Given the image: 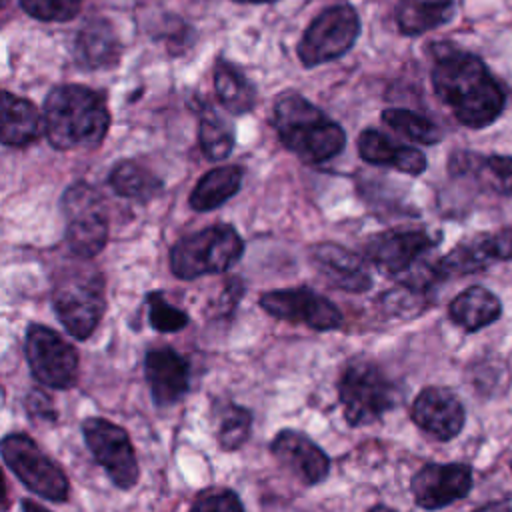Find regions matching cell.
Listing matches in <instances>:
<instances>
[{
    "mask_svg": "<svg viewBox=\"0 0 512 512\" xmlns=\"http://www.w3.org/2000/svg\"><path fill=\"white\" fill-rule=\"evenodd\" d=\"M436 96L468 128L492 124L504 110V94L484 62L462 50L440 52L432 66Z\"/></svg>",
    "mask_w": 512,
    "mask_h": 512,
    "instance_id": "cell-1",
    "label": "cell"
},
{
    "mask_svg": "<svg viewBox=\"0 0 512 512\" xmlns=\"http://www.w3.org/2000/svg\"><path fill=\"white\" fill-rule=\"evenodd\" d=\"M44 132L58 150L96 148L110 126L104 98L78 84L54 88L44 102Z\"/></svg>",
    "mask_w": 512,
    "mask_h": 512,
    "instance_id": "cell-2",
    "label": "cell"
},
{
    "mask_svg": "<svg viewBox=\"0 0 512 512\" xmlns=\"http://www.w3.org/2000/svg\"><path fill=\"white\" fill-rule=\"evenodd\" d=\"M272 122L282 144L310 164L338 156L346 144L342 126L292 90L276 98Z\"/></svg>",
    "mask_w": 512,
    "mask_h": 512,
    "instance_id": "cell-3",
    "label": "cell"
},
{
    "mask_svg": "<svg viewBox=\"0 0 512 512\" xmlns=\"http://www.w3.org/2000/svg\"><path fill=\"white\" fill-rule=\"evenodd\" d=\"M244 252V242L228 224H214L180 238L170 252L172 272L182 280L220 274L232 268Z\"/></svg>",
    "mask_w": 512,
    "mask_h": 512,
    "instance_id": "cell-4",
    "label": "cell"
},
{
    "mask_svg": "<svg viewBox=\"0 0 512 512\" xmlns=\"http://www.w3.org/2000/svg\"><path fill=\"white\" fill-rule=\"evenodd\" d=\"M52 304L64 328L74 338L86 340L106 308L102 274L90 266L66 270L54 284Z\"/></svg>",
    "mask_w": 512,
    "mask_h": 512,
    "instance_id": "cell-5",
    "label": "cell"
},
{
    "mask_svg": "<svg viewBox=\"0 0 512 512\" xmlns=\"http://www.w3.org/2000/svg\"><path fill=\"white\" fill-rule=\"evenodd\" d=\"M338 392L350 426H364L378 420L398 400L396 386L374 362L364 358H354L346 364Z\"/></svg>",
    "mask_w": 512,
    "mask_h": 512,
    "instance_id": "cell-6",
    "label": "cell"
},
{
    "mask_svg": "<svg viewBox=\"0 0 512 512\" xmlns=\"http://www.w3.org/2000/svg\"><path fill=\"white\" fill-rule=\"evenodd\" d=\"M62 212L70 250L84 260L100 254L108 240V216L100 192L86 182L72 184L62 196Z\"/></svg>",
    "mask_w": 512,
    "mask_h": 512,
    "instance_id": "cell-7",
    "label": "cell"
},
{
    "mask_svg": "<svg viewBox=\"0 0 512 512\" xmlns=\"http://www.w3.org/2000/svg\"><path fill=\"white\" fill-rule=\"evenodd\" d=\"M0 454L8 468L34 494L52 502L68 498L70 486L66 474L26 434L4 436L0 440Z\"/></svg>",
    "mask_w": 512,
    "mask_h": 512,
    "instance_id": "cell-8",
    "label": "cell"
},
{
    "mask_svg": "<svg viewBox=\"0 0 512 512\" xmlns=\"http://www.w3.org/2000/svg\"><path fill=\"white\" fill-rule=\"evenodd\" d=\"M360 34V20L352 6H332L320 12L298 42V58L312 68L344 56Z\"/></svg>",
    "mask_w": 512,
    "mask_h": 512,
    "instance_id": "cell-9",
    "label": "cell"
},
{
    "mask_svg": "<svg viewBox=\"0 0 512 512\" xmlns=\"http://www.w3.org/2000/svg\"><path fill=\"white\" fill-rule=\"evenodd\" d=\"M26 360L32 376L50 388H72L78 380V354L54 330L32 324L26 332Z\"/></svg>",
    "mask_w": 512,
    "mask_h": 512,
    "instance_id": "cell-10",
    "label": "cell"
},
{
    "mask_svg": "<svg viewBox=\"0 0 512 512\" xmlns=\"http://www.w3.org/2000/svg\"><path fill=\"white\" fill-rule=\"evenodd\" d=\"M82 434L92 456L118 488L128 490L138 482V460L124 428L94 416L82 422Z\"/></svg>",
    "mask_w": 512,
    "mask_h": 512,
    "instance_id": "cell-11",
    "label": "cell"
},
{
    "mask_svg": "<svg viewBox=\"0 0 512 512\" xmlns=\"http://www.w3.org/2000/svg\"><path fill=\"white\" fill-rule=\"evenodd\" d=\"M260 306L274 318L306 324L314 330H334L342 324L340 310L310 288L272 290L260 296Z\"/></svg>",
    "mask_w": 512,
    "mask_h": 512,
    "instance_id": "cell-12",
    "label": "cell"
},
{
    "mask_svg": "<svg viewBox=\"0 0 512 512\" xmlns=\"http://www.w3.org/2000/svg\"><path fill=\"white\" fill-rule=\"evenodd\" d=\"M472 488V468L468 464H426L410 482L414 500L424 510H438L464 498Z\"/></svg>",
    "mask_w": 512,
    "mask_h": 512,
    "instance_id": "cell-13",
    "label": "cell"
},
{
    "mask_svg": "<svg viewBox=\"0 0 512 512\" xmlns=\"http://www.w3.org/2000/svg\"><path fill=\"white\" fill-rule=\"evenodd\" d=\"M434 244L424 230H388L368 240L366 256L386 274L402 276Z\"/></svg>",
    "mask_w": 512,
    "mask_h": 512,
    "instance_id": "cell-14",
    "label": "cell"
},
{
    "mask_svg": "<svg viewBox=\"0 0 512 512\" xmlns=\"http://www.w3.org/2000/svg\"><path fill=\"white\" fill-rule=\"evenodd\" d=\"M464 406L448 388L428 386L412 404V420L440 440L454 438L464 426Z\"/></svg>",
    "mask_w": 512,
    "mask_h": 512,
    "instance_id": "cell-15",
    "label": "cell"
},
{
    "mask_svg": "<svg viewBox=\"0 0 512 512\" xmlns=\"http://www.w3.org/2000/svg\"><path fill=\"white\" fill-rule=\"evenodd\" d=\"M274 458L304 484H318L330 470V460L318 444L296 430H282L270 444Z\"/></svg>",
    "mask_w": 512,
    "mask_h": 512,
    "instance_id": "cell-16",
    "label": "cell"
},
{
    "mask_svg": "<svg viewBox=\"0 0 512 512\" xmlns=\"http://www.w3.org/2000/svg\"><path fill=\"white\" fill-rule=\"evenodd\" d=\"M144 374L158 406L178 402L190 386V366L172 348H154L144 358Z\"/></svg>",
    "mask_w": 512,
    "mask_h": 512,
    "instance_id": "cell-17",
    "label": "cell"
},
{
    "mask_svg": "<svg viewBox=\"0 0 512 512\" xmlns=\"http://www.w3.org/2000/svg\"><path fill=\"white\" fill-rule=\"evenodd\" d=\"M310 256L322 276L340 290L364 292L372 286L364 260L338 244H318L312 248Z\"/></svg>",
    "mask_w": 512,
    "mask_h": 512,
    "instance_id": "cell-18",
    "label": "cell"
},
{
    "mask_svg": "<svg viewBox=\"0 0 512 512\" xmlns=\"http://www.w3.org/2000/svg\"><path fill=\"white\" fill-rule=\"evenodd\" d=\"M358 154L368 164L394 166L396 170L412 176H418L426 170V158L418 148L400 146L374 128L360 132Z\"/></svg>",
    "mask_w": 512,
    "mask_h": 512,
    "instance_id": "cell-19",
    "label": "cell"
},
{
    "mask_svg": "<svg viewBox=\"0 0 512 512\" xmlns=\"http://www.w3.org/2000/svg\"><path fill=\"white\" fill-rule=\"evenodd\" d=\"M76 62L88 70L110 68L120 58V40L114 26L104 18L84 24L74 44Z\"/></svg>",
    "mask_w": 512,
    "mask_h": 512,
    "instance_id": "cell-20",
    "label": "cell"
},
{
    "mask_svg": "<svg viewBox=\"0 0 512 512\" xmlns=\"http://www.w3.org/2000/svg\"><path fill=\"white\" fill-rule=\"evenodd\" d=\"M40 128L42 118L30 100L0 90V144L26 146L38 138Z\"/></svg>",
    "mask_w": 512,
    "mask_h": 512,
    "instance_id": "cell-21",
    "label": "cell"
},
{
    "mask_svg": "<svg viewBox=\"0 0 512 512\" xmlns=\"http://www.w3.org/2000/svg\"><path fill=\"white\" fill-rule=\"evenodd\" d=\"M450 318L466 332H476L492 324L500 314V300L482 286H470L450 302Z\"/></svg>",
    "mask_w": 512,
    "mask_h": 512,
    "instance_id": "cell-22",
    "label": "cell"
},
{
    "mask_svg": "<svg viewBox=\"0 0 512 512\" xmlns=\"http://www.w3.org/2000/svg\"><path fill=\"white\" fill-rule=\"evenodd\" d=\"M454 14V0H398L396 22L402 34L418 36L448 22Z\"/></svg>",
    "mask_w": 512,
    "mask_h": 512,
    "instance_id": "cell-23",
    "label": "cell"
},
{
    "mask_svg": "<svg viewBox=\"0 0 512 512\" xmlns=\"http://www.w3.org/2000/svg\"><path fill=\"white\" fill-rule=\"evenodd\" d=\"M242 184V168L220 166L206 172L190 194V206L198 212H208L232 198Z\"/></svg>",
    "mask_w": 512,
    "mask_h": 512,
    "instance_id": "cell-24",
    "label": "cell"
},
{
    "mask_svg": "<svg viewBox=\"0 0 512 512\" xmlns=\"http://www.w3.org/2000/svg\"><path fill=\"white\" fill-rule=\"evenodd\" d=\"M110 186L118 196L140 202L152 200L162 190L160 178L134 160H122L112 168Z\"/></svg>",
    "mask_w": 512,
    "mask_h": 512,
    "instance_id": "cell-25",
    "label": "cell"
},
{
    "mask_svg": "<svg viewBox=\"0 0 512 512\" xmlns=\"http://www.w3.org/2000/svg\"><path fill=\"white\" fill-rule=\"evenodd\" d=\"M214 86L220 104L232 114H244L254 106V88L238 68L220 60L214 70Z\"/></svg>",
    "mask_w": 512,
    "mask_h": 512,
    "instance_id": "cell-26",
    "label": "cell"
},
{
    "mask_svg": "<svg viewBox=\"0 0 512 512\" xmlns=\"http://www.w3.org/2000/svg\"><path fill=\"white\" fill-rule=\"evenodd\" d=\"M490 260L486 258L478 236L472 240H466L458 244L454 250H450L440 262L432 268L436 280L448 278V276H462V274H472L482 268H486Z\"/></svg>",
    "mask_w": 512,
    "mask_h": 512,
    "instance_id": "cell-27",
    "label": "cell"
},
{
    "mask_svg": "<svg viewBox=\"0 0 512 512\" xmlns=\"http://www.w3.org/2000/svg\"><path fill=\"white\" fill-rule=\"evenodd\" d=\"M198 140H200V146H202V152L206 154V158L222 160L234 148V130L214 110L206 108L200 116Z\"/></svg>",
    "mask_w": 512,
    "mask_h": 512,
    "instance_id": "cell-28",
    "label": "cell"
},
{
    "mask_svg": "<svg viewBox=\"0 0 512 512\" xmlns=\"http://www.w3.org/2000/svg\"><path fill=\"white\" fill-rule=\"evenodd\" d=\"M382 120L394 132L422 144H436L442 138L440 128L436 124L406 108H388L382 112Z\"/></svg>",
    "mask_w": 512,
    "mask_h": 512,
    "instance_id": "cell-29",
    "label": "cell"
},
{
    "mask_svg": "<svg viewBox=\"0 0 512 512\" xmlns=\"http://www.w3.org/2000/svg\"><path fill=\"white\" fill-rule=\"evenodd\" d=\"M484 186L500 196H512V158L510 156H466Z\"/></svg>",
    "mask_w": 512,
    "mask_h": 512,
    "instance_id": "cell-30",
    "label": "cell"
},
{
    "mask_svg": "<svg viewBox=\"0 0 512 512\" xmlns=\"http://www.w3.org/2000/svg\"><path fill=\"white\" fill-rule=\"evenodd\" d=\"M252 426V416L246 408H240L236 404H226L218 418V442L224 450H236L240 448Z\"/></svg>",
    "mask_w": 512,
    "mask_h": 512,
    "instance_id": "cell-31",
    "label": "cell"
},
{
    "mask_svg": "<svg viewBox=\"0 0 512 512\" xmlns=\"http://www.w3.org/2000/svg\"><path fill=\"white\" fill-rule=\"evenodd\" d=\"M22 10L36 20L68 22L78 16L82 0H18Z\"/></svg>",
    "mask_w": 512,
    "mask_h": 512,
    "instance_id": "cell-32",
    "label": "cell"
},
{
    "mask_svg": "<svg viewBox=\"0 0 512 512\" xmlns=\"http://www.w3.org/2000/svg\"><path fill=\"white\" fill-rule=\"evenodd\" d=\"M148 316L150 324L158 332H178L188 324V314L172 304L158 292L148 294Z\"/></svg>",
    "mask_w": 512,
    "mask_h": 512,
    "instance_id": "cell-33",
    "label": "cell"
},
{
    "mask_svg": "<svg viewBox=\"0 0 512 512\" xmlns=\"http://www.w3.org/2000/svg\"><path fill=\"white\" fill-rule=\"evenodd\" d=\"M190 512H244L240 498L230 490H214L202 494Z\"/></svg>",
    "mask_w": 512,
    "mask_h": 512,
    "instance_id": "cell-34",
    "label": "cell"
},
{
    "mask_svg": "<svg viewBox=\"0 0 512 512\" xmlns=\"http://www.w3.org/2000/svg\"><path fill=\"white\" fill-rule=\"evenodd\" d=\"M478 240L490 262L512 258V228L494 234H478Z\"/></svg>",
    "mask_w": 512,
    "mask_h": 512,
    "instance_id": "cell-35",
    "label": "cell"
},
{
    "mask_svg": "<svg viewBox=\"0 0 512 512\" xmlns=\"http://www.w3.org/2000/svg\"><path fill=\"white\" fill-rule=\"evenodd\" d=\"M26 408H28L30 416L44 418V420H54L56 418V410L52 406V400L40 390H34L26 396Z\"/></svg>",
    "mask_w": 512,
    "mask_h": 512,
    "instance_id": "cell-36",
    "label": "cell"
},
{
    "mask_svg": "<svg viewBox=\"0 0 512 512\" xmlns=\"http://www.w3.org/2000/svg\"><path fill=\"white\" fill-rule=\"evenodd\" d=\"M476 512H512V506L504 500H498V502H490V504L478 508Z\"/></svg>",
    "mask_w": 512,
    "mask_h": 512,
    "instance_id": "cell-37",
    "label": "cell"
},
{
    "mask_svg": "<svg viewBox=\"0 0 512 512\" xmlns=\"http://www.w3.org/2000/svg\"><path fill=\"white\" fill-rule=\"evenodd\" d=\"M8 504V492H6V480H4V474L0 470V512L6 508Z\"/></svg>",
    "mask_w": 512,
    "mask_h": 512,
    "instance_id": "cell-38",
    "label": "cell"
},
{
    "mask_svg": "<svg viewBox=\"0 0 512 512\" xmlns=\"http://www.w3.org/2000/svg\"><path fill=\"white\" fill-rule=\"evenodd\" d=\"M22 512H48L44 506L32 502V500H24L22 502Z\"/></svg>",
    "mask_w": 512,
    "mask_h": 512,
    "instance_id": "cell-39",
    "label": "cell"
},
{
    "mask_svg": "<svg viewBox=\"0 0 512 512\" xmlns=\"http://www.w3.org/2000/svg\"><path fill=\"white\" fill-rule=\"evenodd\" d=\"M234 2H242V4H270L276 0H234Z\"/></svg>",
    "mask_w": 512,
    "mask_h": 512,
    "instance_id": "cell-40",
    "label": "cell"
},
{
    "mask_svg": "<svg viewBox=\"0 0 512 512\" xmlns=\"http://www.w3.org/2000/svg\"><path fill=\"white\" fill-rule=\"evenodd\" d=\"M368 512H396V510H392V508H388V506H374V508L368 510Z\"/></svg>",
    "mask_w": 512,
    "mask_h": 512,
    "instance_id": "cell-41",
    "label": "cell"
},
{
    "mask_svg": "<svg viewBox=\"0 0 512 512\" xmlns=\"http://www.w3.org/2000/svg\"><path fill=\"white\" fill-rule=\"evenodd\" d=\"M6 4H8V0H0V10H2Z\"/></svg>",
    "mask_w": 512,
    "mask_h": 512,
    "instance_id": "cell-42",
    "label": "cell"
}]
</instances>
